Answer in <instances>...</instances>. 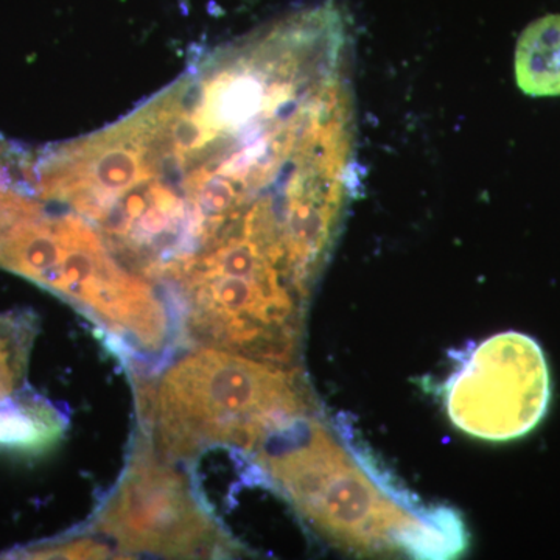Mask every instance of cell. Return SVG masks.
Listing matches in <instances>:
<instances>
[{"label":"cell","mask_w":560,"mask_h":560,"mask_svg":"<svg viewBox=\"0 0 560 560\" xmlns=\"http://www.w3.org/2000/svg\"><path fill=\"white\" fill-rule=\"evenodd\" d=\"M70 173L113 256L161 289L248 249L312 291L360 184L349 18L329 0L198 50L73 139Z\"/></svg>","instance_id":"1"},{"label":"cell","mask_w":560,"mask_h":560,"mask_svg":"<svg viewBox=\"0 0 560 560\" xmlns=\"http://www.w3.org/2000/svg\"><path fill=\"white\" fill-rule=\"evenodd\" d=\"M256 455L301 517L345 550L440 559L466 544L452 511L416 508L315 415L272 433Z\"/></svg>","instance_id":"2"},{"label":"cell","mask_w":560,"mask_h":560,"mask_svg":"<svg viewBox=\"0 0 560 560\" xmlns=\"http://www.w3.org/2000/svg\"><path fill=\"white\" fill-rule=\"evenodd\" d=\"M142 405L156 451L171 459L217 445L256 452L272 433L316 411L294 368L215 348L176 361Z\"/></svg>","instance_id":"3"},{"label":"cell","mask_w":560,"mask_h":560,"mask_svg":"<svg viewBox=\"0 0 560 560\" xmlns=\"http://www.w3.org/2000/svg\"><path fill=\"white\" fill-rule=\"evenodd\" d=\"M97 529L121 550L167 558L234 555V544L202 508L189 481L151 445H140L98 512Z\"/></svg>","instance_id":"4"},{"label":"cell","mask_w":560,"mask_h":560,"mask_svg":"<svg viewBox=\"0 0 560 560\" xmlns=\"http://www.w3.org/2000/svg\"><path fill=\"white\" fill-rule=\"evenodd\" d=\"M453 425L485 441H510L539 423L550 400L547 363L537 342L506 331L477 346L445 383Z\"/></svg>","instance_id":"5"},{"label":"cell","mask_w":560,"mask_h":560,"mask_svg":"<svg viewBox=\"0 0 560 560\" xmlns=\"http://www.w3.org/2000/svg\"><path fill=\"white\" fill-rule=\"evenodd\" d=\"M65 431L61 412L36 394L20 389L0 399V455H43Z\"/></svg>","instance_id":"6"},{"label":"cell","mask_w":560,"mask_h":560,"mask_svg":"<svg viewBox=\"0 0 560 560\" xmlns=\"http://www.w3.org/2000/svg\"><path fill=\"white\" fill-rule=\"evenodd\" d=\"M515 79L533 97L560 95V14L540 18L522 33L515 50Z\"/></svg>","instance_id":"7"},{"label":"cell","mask_w":560,"mask_h":560,"mask_svg":"<svg viewBox=\"0 0 560 560\" xmlns=\"http://www.w3.org/2000/svg\"><path fill=\"white\" fill-rule=\"evenodd\" d=\"M36 331L31 312L0 315V399L24 386Z\"/></svg>","instance_id":"8"},{"label":"cell","mask_w":560,"mask_h":560,"mask_svg":"<svg viewBox=\"0 0 560 560\" xmlns=\"http://www.w3.org/2000/svg\"><path fill=\"white\" fill-rule=\"evenodd\" d=\"M27 558L38 559H97L108 558L109 550L105 545L92 540L62 541L49 547L33 548L25 551Z\"/></svg>","instance_id":"9"}]
</instances>
